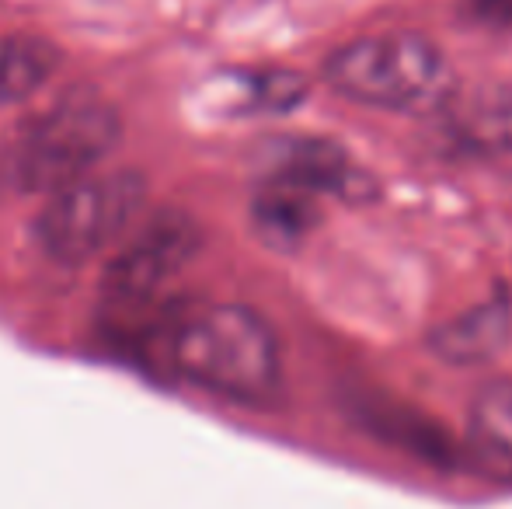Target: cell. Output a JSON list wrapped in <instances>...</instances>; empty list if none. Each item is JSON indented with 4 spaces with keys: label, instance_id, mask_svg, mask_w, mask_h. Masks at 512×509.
Returning <instances> with one entry per match:
<instances>
[{
    "label": "cell",
    "instance_id": "4",
    "mask_svg": "<svg viewBox=\"0 0 512 509\" xmlns=\"http://www.w3.org/2000/svg\"><path fill=\"white\" fill-rule=\"evenodd\" d=\"M147 213V178L133 168L91 171L49 192L35 217V245L56 265L95 262Z\"/></svg>",
    "mask_w": 512,
    "mask_h": 509
},
{
    "label": "cell",
    "instance_id": "3",
    "mask_svg": "<svg viewBox=\"0 0 512 509\" xmlns=\"http://www.w3.org/2000/svg\"><path fill=\"white\" fill-rule=\"evenodd\" d=\"M321 77L345 102L384 112H439L457 91L446 53L418 32L345 42L324 60Z\"/></svg>",
    "mask_w": 512,
    "mask_h": 509
},
{
    "label": "cell",
    "instance_id": "5",
    "mask_svg": "<svg viewBox=\"0 0 512 509\" xmlns=\"http://www.w3.org/2000/svg\"><path fill=\"white\" fill-rule=\"evenodd\" d=\"M203 245L196 217L182 206L150 210L129 227V234L112 248L105 265L102 290L112 311L154 314L157 297L189 269Z\"/></svg>",
    "mask_w": 512,
    "mask_h": 509
},
{
    "label": "cell",
    "instance_id": "7",
    "mask_svg": "<svg viewBox=\"0 0 512 509\" xmlns=\"http://www.w3.org/2000/svg\"><path fill=\"white\" fill-rule=\"evenodd\" d=\"M509 339V304L506 300H488V304L471 307L460 318L439 325L429 335V346L436 356L457 367H474L488 363Z\"/></svg>",
    "mask_w": 512,
    "mask_h": 509
},
{
    "label": "cell",
    "instance_id": "8",
    "mask_svg": "<svg viewBox=\"0 0 512 509\" xmlns=\"http://www.w3.org/2000/svg\"><path fill=\"white\" fill-rule=\"evenodd\" d=\"M443 109H450V133L464 147L485 154H512V91H478L457 98L453 91Z\"/></svg>",
    "mask_w": 512,
    "mask_h": 509
},
{
    "label": "cell",
    "instance_id": "2",
    "mask_svg": "<svg viewBox=\"0 0 512 509\" xmlns=\"http://www.w3.org/2000/svg\"><path fill=\"white\" fill-rule=\"evenodd\" d=\"M119 136V112L105 98L88 91L60 98L0 147V196H49L91 175L108 161Z\"/></svg>",
    "mask_w": 512,
    "mask_h": 509
},
{
    "label": "cell",
    "instance_id": "11",
    "mask_svg": "<svg viewBox=\"0 0 512 509\" xmlns=\"http://www.w3.org/2000/svg\"><path fill=\"white\" fill-rule=\"evenodd\" d=\"M255 105L258 109H269V112H286L304 98L307 84L304 77L297 74H286V70H269V74H258L255 77Z\"/></svg>",
    "mask_w": 512,
    "mask_h": 509
},
{
    "label": "cell",
    "instance_id": "1",
    "mask_svg": "<svg viewBox=\"0 0 512 509\" xmlns=\"http://www.w3.org/2000/svg\"><path fill=\"white\" fill-rule=\"evenodd\" d=\"M150 353L178 381L237 405H269L283 387L272 325L244 304H189L147 328Z\"/></svg>",
    "mask_w": 512,
    "mask_h": 509
},
{
    "label": "cell",
    "instance_id": "10",
    "mask_svg": "<svg viewBox=\"0 0 512 509\" xmlns=\"http://www.w3.org/2000/svg\"><path fill=\"white\" fill-rule=\"evenodd\" d=\"M317 192L297 185L293 178L272 175L255 199V220L272 241H300L317 220Z\"/></svg>",
    "mask_w": 512,
    "mask_h": 509
},
{
    "label": "cell",
    "instance_id": "9",
    "mask_svg": "<svg viewBox=\"0 0 512 509\" xmlns=\"http://www.w3.org/2000/svg\"><path fill=\"white\" fill-rule=\"evenodd\" d=\"M60 67V49L42 35H0V105L25 102Z\"/></svg>",
    "mask_w": 512,
    "mask_h": 509
},
{
    "label": "cell",
    "instance_id": "12",
    "mask_svg": "<svg viewBox=\"0 0 512 509\" xmlns=\"http://www.w3.org/2000/svg\"><path fill=\"white\" fill-rule=\"evenodd\" d=\"M460 7L485 28H512V0H460Z\"/></svg>",
    "mask_w": 512,
    "mask_h": 509
},
{
    "label": "cell",
    "instance_id": "6",
    "mask_svg": "<svg viewBox=\"0 0 512 509\" xmlns=\"http://www.w3.org/2000/svg\"><path fill=\"white\" fill-rule=\"evenodd\" d=\"M467 447L485 475L512 482V381H492L474 394Z\"/></svg>",
    "mask_w": 512,
    "mask_h": 509
}]
</instances>
